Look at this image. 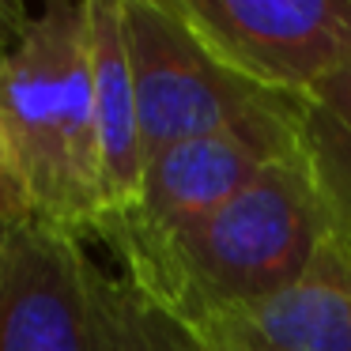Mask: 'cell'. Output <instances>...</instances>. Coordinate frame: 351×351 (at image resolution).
<instances>
[{
	"label": "cell",
	"instance_id": "cell-2",
	"mask_svg": "<svg viewBox=\"0 0 351 351\" xmlns=\"http://www.w3.org/2000/svg\"><path fill=\"white\" fill-rule=\"evenodd\" d=\"M0 167L31 219L99 234L106 219L87 0H53L0 49Z\"/></svg>",
	"mask_w": 351,
	"mask_h": 351
},
{
	"label": "cell",
	"instance_id": "cell-9",
	"mask_svg": "<svg viewBox=\"0 0 351 351\" xmlns=\"http://www.w3.org/2000/svg\"><path fill=\"white\" fill-rule=\"evenodd\" d=\"M302 155L310 162L328 230L351 242V125L313 99L302 117Z\"/></svg>",
	"mask_w": 351,
	"mask_h": 351
},
{
	"label": "cell",
	"instance_id": "cell-5",
	"mask_svg": "<svg viewBox=\"0 0 351 351\" xmlns=\"http://www.w3.org/2000/svg\"><path fill=\"white\" fill-rule=\"evenodd\" d=\"M182 16L238 76L313 99L351 64V0H178Z\"/></svg>",
	"mask_w": 351,
	"mask_h": 351
},
{
	"label": "cell",
	"instance_id": "cell-12",
	"mask_svg": "<svg viewBox=\"0 0 351 351\" xmlns=\"http://www.w3.org/2000/svg\"><path fill=\"white\" fill-rule=\"evenodd\" d=\"M27 19H31L27 8H19V4H4V0H0V49L16 46V38H19V31L27 27Z\"/></svg>",
	"mask_w": 351,
	"mask_h": 351
},
{
	"label": "cell",
	"instance_id": "cell-13",
	"mask_svg": "<svg viewBox=\"0 0 351 351\" xmlns=\"http://www.w3.org/2000/svg\"><path fill=\"white\" fill-rule=\"evenodd\" d=\"M204 348V343H200ZM204 351H245V348H204Z\"/></svg>",
	"mask_w": 351,
	"mask_h": 351
},
{
	"label": "cell",
	"instance_id": "cell-4",
	"mask_svg": "<svg viewBox=\"0 0 351 351\" xmlns=\"http://www.w3.org/2000/svg\"><path fill=\"white\" fill-rule=\"evenodd\" d=\"M144 162L185 140L223 132L298 129L310 99H291L219 61L178 0H121Z\"/></svg>",
	"mask_w": 351,
	"mask_h": 351
},
{
	"label": "cell",
	"instance_id": "cell-8",
	"mask_svg": "<svg viewBox=\"0 0 351 351\" xmlns=\"http://www.w3.org/2000/svg\"><path fill=\"white\" fill-rule=\"evenodd\" d=\"M87 34H91V80L102 144L106 219H117L136 208L140 185H144V140H140L136 91H132L129 49H125L121 0H87Z\"/></svg>",
	"mask_w": 351,
	"mask_h": 351
},
{
	"label": "cell",
	"instance_id": "cell-1",
	"mask_svg": "<svg viewBox=\"0 0 351 351\" xmlns=\"http://www.w3.org/2000/svg\"><path fill=\"white\" fill-rule=\"evenodd\" d=\"M325 234L328 219L302 152L272 162L238 197L185 223L110 219L99 230L121 257L125 280L189 332L287 291Z\"/></svg>",
	"mask_w": 351,
	"mask_h": 351
},
{
	"label": "cell",
	"instance_id": "cell-11",
	"mask_svg": "<svg viewBox=\"0 0 351 351\" xmlns=\"http://www.w3.org/2000/svg\"><path fill=\"white\" fill-rule=\"evenodd\" d=\"M19 219H27L23 197H19L16 182H12V178L4 174V167H0V242H4L12 223H19Z\"/></svg>",
	"mask_w": 351,
	"mask_h": 351
},
{
	"label": "cell",
	"instance_id": "cell-10",
	"mask_svg": "<svg viewBox=\"0 0 351 351\" xmlns=\"http://www.w3.org/2000/svg\"><path fill=\"white\" fill-rule=\"evenodd\" d=\"M313 102H317V106H325L328 114H336L343 125H351V64L340 72V76L328 80V84L313 95Z\"/></svg>",
	"mask_w": 351,
	"mask_h": 351
},
{
	"label": "cell",
	"instance_id": "cell-7",
	"mask_svg": "<svg viewBox=\"0 0 351 351\" xmlns=\"http://www.w3.org/2000/svg\"><path fill=\"white\" fill-rule=\"evenodd\" d=\"M204 348L351 351V242L328 230L287 291L193 328Z\"/></svg>",
	"mask_w": 351,
	"mask_h": 351
},
{
	"label": "cell",
	"instance_id": "cell-6",
	"mask_svg": "<svg viewBox=\"0 0 351 351\" xmlns=\"http://www.w3.org/2000/svg\"><path fill=\"white\" fill-rule=\"evenodd\" d=\"M298 152H302V125L185 140L144 162V185H140L136 208L117 219L144 223V227L185 223L193 215L227 204L272 162H283Z\"/></svg>",
	"mask_w": 351,
	"mask_h": 351
},
{
	"label": "cell",
	"instance_id": "cell-3",
	"mask_svg": "<svg viewBox=\"0 0 351 351\" xmlns=\"http://www.w3.org/2000/svg\"><path fill=\"white\" fill-rule=\"evenodd\" d=\"M0 351H204L125 276L91 261L84 238L19 219L0 242Z\"/></svg>",
	"mask_w": 351,
	"mask_h": 351
}]
</instances>
